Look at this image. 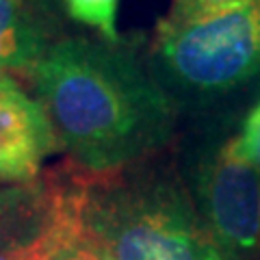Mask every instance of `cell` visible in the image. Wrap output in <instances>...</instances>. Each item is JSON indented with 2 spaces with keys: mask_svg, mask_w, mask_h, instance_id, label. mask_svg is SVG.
I'll return each mask as SVG.
<instances>
[{
  "mask_svg": "<svg viewBox=\"0 0 260 260\" xmlns=\"http://www.w3.org/2000/svg\"><path fill=\"white\" fill-rule=\"evenodd\" d=\"M148 72L178 111L213 107L260 78V0L191 24L158 22Z\"/></svg>",
  "mask_w": 260,
  "mask_h": 260,
  "instance_id": "obj_3",
  "label": "cell"
},
{
  "mask_svg": "<svg viewBox=\"0 0 260 260\" xmlns=\"http://www.w3.org/2000/svg\"><path fill=\"white\" fill-rule=\"evenodd\" d=\"M50 46L46 0H0V76H30Z\"/></svg>",
  "mask_w": 260,
  "mask_h": 260,
  "instance_id": "obj_7",
  "label": "cell"
},
{
  "mask_svg": "<svg viewBox=\"0 0 260 260\" xmlns=\"http://www.w3.org/2000/svg\"><path fill=\"white\" fill-rule=\"evenodd\" d=\"M249 0H172L169 13L162 22L167 24H191L213 18L223 11L237 9Z\"/></svg>",
  "mask_w": 260,
  "mask_h": 260,
  "instance_id": "obj_10",
  "label": "cell"
},
{
  "mask_svg": "<svg viewBox=\"0 0 260 260\" xmlns=\"http://www.w3.org/2000/svg\"><path fill=\"white\" fill-rule=\"evenodd\" d=\"M63 9L74 22L98 30L104 42L119 44V0H63Z\"/></svg>",
  "mask_w": 260,
  "mask_h": 260,
  "instance_id": "obj_9",
  "label": "cell"
},
{
  "mask_svg": "<svg viewBox=\"0 0 260 260\" xmlns=\"http://www.w3.org/2000/svg\"><path fill=\"white\" fill-rule=\"evenodd\" d=\"M72 174H44L28 184L0 186V251L42 237L68 200Z\"/></svg>",
  "mask_w": 260,
  "mask_h": 260,
  "instance_id": "obj_6",
  "label": "cell"
},
{
  "mask_svg": "<svg viewBox=\"0 0 260 260\" xmlns=\"http://www.w3.org/2000/svg\"><path fill=\"white\" fill-rule=\"evenodd\" d=\"M76 225H78V172L72 174L68 200H65V206L61 215L56 217V221L48 228L42 237L22 243V245L3 249L0 251V260H48L56 251V247L74 232Z\"/></svg>",
  "mask_w": 260,
  "mask_h": 260,
  "instance_id": "obj_8",
  "label": "cell"
},
{
  "mask_svg": "<svg viewBox=\"0 0 260 260\" xmlns=\"http://www.w3.org/2000/svg\"><path fill=\"white\" fill-rule=\"evenodd\" d=\"M30 78L59 148L89 176L141 165L174 141L180 111L121 44L61 39Z\"/></svg>",
  "mask_w": 260,
  "mask_h": 260,
  "instance_id": "obj_1",
  "label": "cell"
},
{
  "mask_svg": "<svg viewBox=\"0 0 260 260\" xmlns=\"http://www.w3.org/2000/svg\"><path fill=\"white\" fill-rule=\"evenodd\" d=\"M184 182L210 237L228 260H260V172L234 135L186 154Z\"/></svg>",
  "mask_w": 260,
  "mask_h": 260,
  "instance_id": "obj_4",
  "label": "cell"
},
{
  "mask_svg": "<svg viewBox=\"0 0 260 260\" xmlns=\"http://www.w3.org/2000/svg\"><path fill=\"white\" fill-rule=\"evenodd\" d=\"M48 260H109V258L104 256L100 245L83 230L78 219V225L74 228V232L56 247V251Z\"/></svg>",
  "mask_w": 260,
  "mask_h": 260,
  "instance_id": "obj_12",
  "label": "cell"
},
{
  "mask_svg": "<svg viewBox=\"0 0 260 260\" xmlns=\"http://www.w3.org/2000/svg\"><path fill=\"white\" fill-rule=\"evenodd\" d=\"M239 152L260 172V98L245 113L239 133H234Z\"/></svg>",
  "mask_w": 260,
  "mask_h": 260,
  "instance_id": "obj_11",
  "label": "cell"
},
{
  "mask_svg": "<svg viewBox=\"0 0 260 260\" xmlns=\"http://www.w3.org/2000/svg\"><path fill=\"white\" fill-rule=\"evenodd\" d=\"M78 219L109 260H228L162 156L107 176L78 169Z\"/></svg>",
  "mask_w": 260,
  "mask_h": 260,
  "instance_id": "obj_2",
  "label": "cell"
},
{
  "mask_svg": "<svg viewBox=\"0 0 260 260\" xmlns=\"http://www.w3.org/2000/svg\"><path fill=\"white\" fill-rule=\"evenodd\" d=\"M54 150L59 141L42 104L18 80L0 76V186L39 180Z\"/></svg>",
  "mask_w": 260,
  "mask_h": 260,
  "instance_id": "obj_5",
  "label": "cell"
}]
</instances>
